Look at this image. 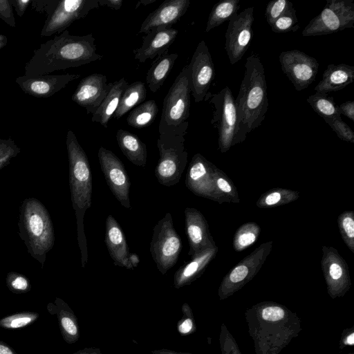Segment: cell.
<instances>
[{
	"label": "cell",
	"instance_id": "obj_1",
	"mask_svg": "<svg viewBox=\"0 0 354 354\" xmlns=\"http://www.w3.org/2000/svg\"><path fill=\"white\" fill-rule=\"evenodd\" d=\"M245 317L255 354H279L302 330L297 314L274 301L252 305Z\"/></svg>",
	"mask_w": 354,
	"mask_h": 354
},
{
	"label": "cell",
	"instance_id": "obj_2",
	"mask_svg": "<svg viewBox=\"0 0 354 354\" xmlns=\"http://www.w3.org/2000/svg\"><path fill=\"white\" fill-rule=\"evenodd\" d=\"M245 68L235 100L237 129L233 145L243 142L248 133L261 124L268 107L265 70L259 56L248 57Z\"/></svg>",
	"mask_w": 354,
	"mask_h": 354
},
{
	"label": "cell",
	"instance_id": "obj_3",
	"mask_svg": "<svg viewBox=\"0 0 354 354\" xmlns=\"http://www.w3.org/2000/svg\"><path fill=\"white\" fill-rule=\"evenodd\" d=\"M66 145L71 201L75 212L77 241L81 253L82 267L84 268L88 261L84 216L86 211L91 206L92 174L88 157L71 131L68 132Z\"/></svg>",
	"mask_w": 354,
	"mask_h": 354
},
{
	"label": "cell",
	"instance_id": "obj_4",
	"mask_svg": "<svg viewBox=\"0 0 354 354\" xmlns=\"http://www.w3.org/2000/svg\"><path fill=\"white\" fill-rule=\"evenodd\" d=\"M191 80L189 64L182 68L164 98L158 125L159 134L185 136L191 106Z\"/></svg>",
	"mask_w": 354,
	"mask_h": 354
},
{
	"label": "cell",
	"instance_id": "obj_5",
	"mask_svg": "<svg viewBox=\"0 0 354 354\" xmlns=\"http://www.w3.org/2000/svg\"><path fill=\"white\" fill-rule=\"evenodd\" d=\"M185 136L161 133L157 140L160 158L155 168V176L166 187L178 184L187 163Z\"/></svg>",
	"mask_w": 354,
	"mask_h": 354
},
{
	"label": "cell",
	"instance_id": "obj_6",
	"mask_svg": "<svg viewBox=\"0 0 354 354\" xmlns=\"http://www.w3.org/2000/svg\"><path fill=\"white\" fill-rule=\"evenodd\" d=\"M23 223L32 255L43 258L54 244L53 225L45 207L35 198L26 200L23 207Z\"/></svg>",
	"mask_w": 354,
	"mask_h": 354
},
{
	"label": "cell",
	"instance_id": "obj_7",
	"mask_svg": "<svg viewBox=\"0 0 354 354\" xmlns=\"http://www.w3.org/2000/svg\"><path fill=\"white\" fill-rule=\"evenodd\" d=\"M181 250V239L167 212L154 226L150 243L151 257L162 274L176 265Z\"/></svg>",
	"mask_w": 354,
	"mask_h": 354
},
{
	"label": "cell",
	"instance_id": "obj_8",
	"mask_svg": "<svg viewBox=\"0 0 354 354\" xmlns=\"http://www.w3.org/2000/svg\"><path fill=\"white\" fill-rule=\"evenodd\" d=\"M354 26L353 0H328L321 12L302 30L304 37L328 35Z\"/></svg>",
	"mask_w": 354,
	"mask_h": 354
},
{
	"label": "cell",
	"instance_id": "obj_9",
	"mask_svg": "<svg viewBox=\"0 0 354 354\" xmlns=\"http://www.w3.org/2000/svg\"><path fill=\"white\" fill-rule=\"evenodd\" d=\"M209 100L214 107L210 123L218 133V144L222 151L233 145L237 129V113L235 99L228 86L219 92L207 93L205 100Z\"/></svg>",
	"mask_w": 354,
	"mask_h": 354
},
{
	"label": "cell",
	"instance_id": "obj_10",
	"mask_svg": "<svg viewBox=\"0 0 354 354\" xmlns=\"http://www.w3.org/2000/svg\"><path fill=\"white\" fill-rule=\"evenodd\" d=\"M254 7L235 15L225 32V48L231 64L240 61L248 49L253 35Z\"/></svg>",
	"mask_w": 354,
	"mask_h": 354
},
{
	"label": "cell",
	"instance_id": "obj_11",
	"mask_svg": "<svg viewBox=\"0 0 354 354\" xmlns=\"http://www.w3.org/2000/svg\"><path fill=\"white\" fill-rule=\"evenodd\" d=\"M97 157L111 192L123 207L131 209V181L124 164L113 152L103 147H100Z\"/></svg>",
	"mask_w": 354,
	"mask_h": 354
},
{
	"label": "cell",
	"instance_id": "obj_12",
	"mask_svg": "<svg viewBox=\"0 0 354 354\" xmlns=\"http://www.w3.org/2000/svg\"><path fill=\"white\" fill-rule=\"evenodd\" d=\"M279 62L282 71L297 91L310 85L318 72L319 63L317 59L299 50L281 52Z\"/></svg>",
	"mask_w": 354,
	"mask_h": 354
},
{
	"label": "cell",
	"instance_id": "obj_13",
	"mask_svg": "<svg viewBox=\"0 0 354 354\" xmlns=\"http://www.w3.org/2000/svg\"><path fill=\"white\" fill-rule=\"evenodd\" d=\"M189 66L191 94L196 102H200L205 100L215 77L212 58L204 40L198 44Z\"/></svg>",
	"mask_w": 354,
	"mask_h": 354
},
{
	"label": "cell",
	"instance_id": "obj_14",
	"mask_svg": "<svg viewBox=\"0 0 354 354\" xmlns=\"http://www.w3.org/2000/svg\"><path fill=\"white\" fill-rule=\"evenodd\" d=\"M113 82L108 83L106 75L93 73L83 78L73 95V100L84 107L88 114H93L110 91Z\"/></svg>",
	"mask_w": 354,
	"mask_h": 354
},
{
	"label": "cell",
	"instance_id": "obj_15",
	"mask_svg": "<svg viewBox=\"0 0 354 354\" xmlns=\"http://www.w3.org/2000/svg\"><path fill=\"white\" fill-rule=\"evenodd\" d=\"M178 32L173 27L153 28L142 37L140 48L133 50L134 58L140 63L153 59L169 52V48L175 41Z\"/></svg>",
	"mask_w": 354,
	"mask_h": 354
},
{
	"label": "cell",
	"instance_id": "obj_16",
	"mask_svg": "<svg viewBox=\"0 0 354 354\" xmlns=\"http://www.w3.org/2000/svg\"><path fill=\"white\" fill-rule=\"evenodd\" d=\"M189 4V0L165 1L146 17L138 34H147L159 27H172L186 13Z\"/></svg>",
	"mask_w": 354,
	"mask_h": 354
},
{
	"label": "cell",
	"instance_id": "obj_17",
	"mask_svg": "<svg viewBox=\"0 0 354 354\" xmlns=\"http://www.w3.org/2000/svg\"><path fill=\"white\" fill-rule=\"evenodd\" d=\"M104 242L115 266L133 269L129 260L130 252L125 234L111 214L106 219Z\"/></svg>",
	"mask_w": 354,
	"mask_h": 354
},
{
	"label": "cell",
	"instance_id": "obj_18",
	"mask_svg": "<svg viewBox=\"0 0 354 354\" xmlns=\"http://www.w3.org/2000/svg\"><path fill=\"white\" fill-rule=\"evenodd\" d=\"M186 232L189 240V255L193 257L207 249L208 241L206 222L202 214L196 209L187 207L185 209Z\"/></svg>",
	"mask_w": 354,
	"mask_h": 354
},
{
	"label": "cell",
	"instance_id": "obj_19",
	"mask_svg": "<svg viewBox=\"0 0 354 354\" xmlns=\"http://www.w3.org/2000/svg\"><path fill=\"white\" fill-rule=\"evenodd\" d=\"M98 7V0L61 1L53 16L52 27L55 30H63L75 20L85 17L91 10Z\"/></svg>",
	"mask_w": 354,
	"mask_h": 354
},
{
	"label": "cell",
	"instance_id": "obj_20",
	"mask_svg": "<svg viewBox=\"0 0 354 354\" xmlns=\"http://www.w3.org/2000/svg\"><path fill=\"white\" fill-rule=\"evenodd\" d=\"M354 81V67L345 64H328L322 79L315 87L317 93H326L344 88Z\"/></svg>",
	"mask_w": 354,
	"mask_h": 354
},
{
	"label": "cell",
	"instance_id": "obj_21",
	"mask_svg": "<svg viewBox=\"0 0 354 354\" xmlns=\"http://www.w3.org/2000/svg\"><path fill=\"white\" fill-rule=\"evenodd\" d=\"M209 163L200 153L195 154L186 175V187L195 194L207 196L210 192L208 171Z\"/></svg>",
	"mask_w": 354,
	"mask_h": 354
},
{
	"label": "cell",
	"instance_id": "obj_22",
	"mask_svg": "<svg viewBox=\"0 0 354 354\" xmlns=\"http://www.w3.org/2000/svg\"><path fill=\"white\" fill-rule=\"evenodd\" d=\"M116 140L122 153L131 162L139 167L146 165L147 146L137 135L126 130L119 129L116 133Z\"/></svg>",
	"mask_w": 354,
	"mask_h": 354
},
{
	"label": "cell",
	"instance_id": "obj_23",
	"mask_svg": "<svg viewBox=\"0 0 354 354\" xmlns=\"http://www.w3.org/2000/svg\"><path fill=\"white\" fill-rule=\"evenodd\" d=\"M128 84L124 77L113 82L110 91L92 115V122L100 123L105 128L107 127L108 123L118 109L121 95Z\"/></svg>",
	"mask_w": 354,
	"mask_h": 354
},
{
	"label": "cell",
	"instance_id": "obj_24",
	"mask_svg": "<svg viewBox=\"0 0 354 354\" xmlns=\"http://www.w3.org/2000/svg\"><path fill=\"white\" fill-rule=\"evenodd\" d=\"M178 57L177 53L167 52L153 62L146 76L147 84L151 92H157L163 85Z\"/></svg>",
	"mask_w": 354,
	"mask_h": 354
},
{
	"label": "cell",
	"instance_id": "obj_25",
	"mask_svg": "<svg viewBox=\"0 0 354 354\" xmlns=\"http://www.w3.org/2000/svg\"><path fill=\"white\" fill-rule=\"evenodd\" d=\"M147 88L145 84L140 81L134 82L124 90L116 111L113 117L120 119L131 109L138 106L147 97Z\"/></svg>",
	"mask_w": 354,
	"mask_h": 354
},
{
	"label": "cell",
	"instance_id": "obj_26",
	"mask_svg": "<svg viewBox=\"0 0 354 354\" xmlns=\"http://www.w3.org/2000/svg\"><path fill=\"white\" fill-rule=\"evenodd\" d=\"M212 250L207 249L193 257L192 260L183 264L176 272L175 281L178 285L196 277L205 268L212 257Z\"/></svg>",
	"mask_w": 354,
	"mask_h": 354
},
{
	"label": "cell",
	"instance_id": "obj_27",
	"mask_svg": "<svg viewBox=\"0 0 354 354\" xmlns=\"http://www.w3.org/2000/svg\"><path fill=\"white\" fill-rule=\"evenodd\" d=\"M240 0H221L213 6L207 19L205 32L230 21L238 13Z\"/></svg>",
	"mask_w": 354,
	"mask_h": 354
},
{
	"label": "cell",
	"instance_id": "obj_28",
	"mask_svg": "<svg viewBox=\"0 0 354 354\" xmlns=\"http://www.w3.org/2000/svg\"><path fill=\"white\" fill-rule=\"evenodd\" d=\"M158 111L155 100L145 101L129 113L127 118V122L128 125L136 129L147 127L153 122Z\"/></svg>",
	"mask_w": 354,
	"mask_h": 354
},
{
	"label": "cell",
	"instance_id": "obj_29",
	"mask_svg": "<svg viewBox=\"0 0 354 354\" xmlns=\"http://www.w3.org/2000/svg\"><path fill=\"white\" fill-rule=\"evenodd\" d=\"M306 100L314 111L323 118L341 115L334 98L326 93L316 92Z\"/></svg>",
	"mask_w": 354,
	"mask_h": 354
},
{
	"label": "cell",
	"instance_id": "obj_30",
	"mask_svg": "<svg viewBox=\"0 0 354 354\" xmlns=\"http://www.w3.org/2000/svg\"><path fill=\"white\" fill-rule=\"evenodd\" d=\"M39 317L37 313L32 311L11 314L0 319V327L9 330L24 328L35 323Z\"/></svg>",
	"mask_w": 354,
	"mask_h": 354
},
{
	"label": "cell",
	"instance_id": "obj_31",
	"mask_svg": "<svg viewBox=\"0 0 354 354\" xmlns=\"http://www.w3.org/2000/svg\"><path fill=\"white\" fill-rule=\"evenodd\" d=\"M270 28L275 33H286L298 30L300 26L294 7L277 19L270 25Z\"/></svg>",
	"mask_w": 354,
	"mask_h": 354
},
{
	"label": "cell",
	"instance_id": "obj_32",
	"mask_svg": "<svg viewBox=\"0 0 354 354\" xmlns=\"http://www.w3.org/2000/svg\"><path fill=\"white\" fill-rule=\"evenodd\" d=\"M292 8H293V4L288 0H272L269 1L265 12L268 24L270 26L277 19Z\"/></svg>",
	"mask_w": 354,
	"mask_h": 354
},
{
	"label": "cell",
	"instance_id": "obj_33",
	"mask_svg": "<svg viewBox=\"0 0 354 354\" xmlns=\"http://www.w3.org/2000/svg\"><path fill=\"white\" fill-rule=\"evenodd\" d=\"M324 120L341 140L354 142V133L351 128L342 120L341 115L324 118Z\"/></svg>",
	"mask_w": 354,
	"mask_h": 354
},
{
	"label": "cell",
	"instance_id": "obj_34",
	"mask_svg": "<svg viewBox=\"0 0 354 354\" xmlns=\"http://www.w3.org/2000/svg\"><path fill=\"white\" fill-rule=\"evenodd\" d=\"M219 341L221 354H241L234 337L223 323L221 326Z\"/></svg>",
	"mask_w": 354,
	"mask_h": 354
},
{
	"label": "cell",
	"instance_id": "obj_35",
	"mask_svg": "<svg viewBox=\"0 0 354 354\" xmlns=\"http://www.w3.org/2000/svg\"><path fill=\"white\" fill-rule=\"evenodd\" d=\"M8 288L16 294L26 293L30 290V286L28 280L19 274H10L7 277Z\"/></svg>",
	"mask_w": 354,
	"mask_h": 354
},
{
	"label": "cell",
	"instance_id": "obj_36",
	"mask_svg": "<svg viewBox=\"0 0 354 354\" xmlns=\"http://www.w3.org/2000/svg\"><path fill=\"white\" fill-rule=\"evenodd\" d=\"M354 345V326L344 329L341 333L339 342V348L344 349L347 346L353 347Z\"/></svg>",
	"mask_w": 354,
	"mask_h": 354
},
{
	"label": "cell",
	"instance_id": "obj_37",
	"mask_svg": "<svg viewBox=\"0 0 354 354\" xmlns=\"http://www.w3.org/2000/svg\"><path fill=\"white\" fill-rule=\"evenodd\" d=\"M340 115H344L351 121H354V101L348 100L338 105Z\"/></svg>",
	"mask_w": 354,
	"mask_h": 354
},
{
	"label": "cell",
	"instance_id": "obj_38",
	"mask_svg": "<svg viewBox=\"0 0 354 354\" xmlns=\"http://www.w3.org/2000/svg\"><path fill=\"white\" fill-rule=\"evenodd\" d=\"M255 234L252 232H245L241 234L237 239V243L239 246L243 248L246 247L255 241Z\"/></svg>",
	"mask_w": 354,
	"mask_h": 354
},
{
	"label": "cell",
	"instance_id": "obj_39",
	"mask_svg": "<svg viewBox=\"0 0 354 354\" xmlns=\"http://www.w3.org/2000/svg\"><path fill=\"white\" fill-rule=\"evenodd\" d=\"M342 227L346 235L353 239L354 236V221L351 217H345L342 220Z\"/></svg>",
	"mask_w": 354,
	"mask_h": 354
},
{
	"label": "cell",
	"instance_id": "obj_40",
	"mask_svg": "<svg viewBox=\"0 0 354 354\" xmlns=\"http://www.w3.org/2000/svg\"><path fill=\"white\" fill-rule=\"evenodd\" d=\"M50 86L48 83L45 82H34L31 84L32 90L38 94H45L48 93L50 90Z\"/></svg>",
	"mask_w": 354,
	"mask_h": 354
},
{
	"label": "cell",
	"instance_id": "obj_41",
	"mask_svg": "<svg viewBox=\"0 0 354 354\" xmlns=\"http://www.w3.org/2000/svg\"><path fill=\"white\" fill-rule=\"evenodd\" d=\"M122 3V0H98L99 6H106L115 10H118Z\"/></svg>",
	"mask_w": 354,
	"mask_h": 354
},
{
	"label": "cell",
	"instance_id": "obj_42",
	"mask_svg": "<svg viewBox=\"0 0 354 354\" xmlns=\"http://www.w3.org/2000/svg\"><path fill=\"white\" fill-rule=\"evenodd\" d=\"M281 199V195L278 192H273L269 194L266 198V203L268 205H272L277 203Z\"/></svg>",
	"mask_w": 354,
	"mask_h": 354
},
{
	"label": "cell",
	"instance_id": "obj_43",
	"mask_svg": "<svg viewBox=\"0 0 354 354\" xmlns=\"http://www.w3.org/2000/svg\"><path fill=\"white\" fill-rule=\"evenodd\" d=\"M0 354H18L10 345L0 341Z\"/></svg>",
	"mask_w": 354,
	"mask_h": 354
},
{
	"label": "cell",
	"instance_id": "obj_44",
	"mask_svg": "<svg viewBox=\"0 0 354 354\" xmlns=\"http://www.w3.org/2000/svg\"><path fill=\"white\" fill-rule=\"evenodd\" d=\"M216 184L218 188L224 192H230L232 190V188L229 183L223 178H218Z\"/></svg>",
	"mask_w": 354,
	"mask_h": 354
},
{
	"label": "cell",
	"instance_id": "obj_45",
	"mask_svg": "<svg viewBox=\"0 0 354 354\" xmlns=\"http://www.w3.org/2000/svg\"><path fill=\"white\" fill-rule=\"evenodd\" d=\"M192 322L190 319H185L179 326V330L182 333H187L192 328Z\"/></svg>",
	"mask_w": 354,
	"mask_h": 354
},
{
	"label": "cell",
	"instance_id": "obj_46",
	"mask_svg": "<svg viewBox=\"0 0 354 354\" xmlns=\"http://www.w3.org/2000/svg\"><path fill=\"white\" fill-rule=\"evenodd\" d=\"M10 156V151L0 150V168L6 164Z\"/></svg>",
	"mask_w": 354,
	"mask_h": 354
},
{
	"label": "cell",
	"instance_id": "obj_47",
	"mask_svg": "<svg viewBox=\"0 0 354 354\" xmlns=\"http://www.w3.org/2000/svg\"><path fill=\"white\" fill-rule=\"evenodd\" d=\"M129 260L133 268H136L140 263L139 257L135 253L130 252Z\"/></svg>",
	"mask_w": 354,
	"mask_h": 354
},
{
	"label": "cell",
	"instance_id": "obj_48",
	"mask_svg": "<svg viewBox=\"0 0 354 354\" xmlns=\"http://www.w3.org/2000/svg\"><path fill=\"white\" fill-rule=\"evenodd\" d=\"M156 1V0H141L138 1L136 8H138L141 4L143 6H147L149 4H151L153 2Z\"/></svg>",
	"mask_w": 354,
	"mask_h": 354
},
{
	"label": "cell",
	"instance_id": "obj_49",
	"mask_svg": "<svg viewBox=\"0 0 354 354\" xmlns=\"http://www.w3.org/2000/svg\"><path fill=\"white\" fill-rule=\"evenodd\" d=\"M346 354H354L353 352H351V353H346Z\"/></svg>",
	"mask_w": 354,
	"mask_h": 354
}]
</instances>
